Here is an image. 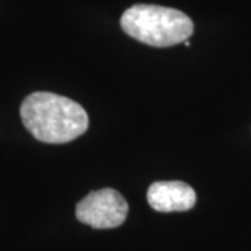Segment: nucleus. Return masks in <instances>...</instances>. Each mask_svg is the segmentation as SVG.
I'll list each match as a JSON object with an SVG mask.
<instances>
[{
    "mask_svg": "<svg viewBox=\"0 0 251 251\" xmlns=\"http://www.w3.org/2000/svg\"><path fill=\"white\" fill-rule=\"evenodd\" d=\"M21 120L36 140L48 144H64L82 135L90 125L80 103L52 92H34L24 99Z\"/></svg>",
    "mask_w": 251,
    "mask_h": 251,
    "instance_id": "nucleus-1",
    "label": "nucleus"
},
{
    "mask_svg": "<svg viewBox=\"0 0 251 251\" xmlns=\"http://www.w3.org/2000/svg\"><path fill=\"white\" fill-rule=\"evenodd\" d=\"M120 25L128 36L155 48L187 42L194 31L191 18L183 11L155 4H135L127 9Z\"/></svg>",
    "mask_w": 251,
    "mask_h": 251,
    "instance_id": "nucleus-2",
    "label": "nucleus"
},
{
    "mask_svg": "<svg viewBox=\"0 0 251 251\" xmlns=\"http://www.w3.org/2000/svg\"><path fill=\"white\" fill-rule=\"evenodd\" d=\"M128 205L123 196L113 188L91 191L75 208V216L94 229H113L127 218Z\"/></svg>",
    "mask_w": 251,
    "mask_h": 251,
    "instance_id": "nucleus-3",
    "label": "nucleus"
},
{
    "mask_svg": "<svg viewBox=\"0 0 251 251\" xmlns=\"http://www.w3.org/2000/svg\"><path fill=\"white\" fill-rule=\"evenodd\" d=\"M148 204L158 212H184L196 205V191L183 181H156L147 193Z\"/></svg>",
    "mask_w": 251,
    "mask_h": 251,
    "instance_id": "nucleus-4",
    "label": "nucleus"
}]
</instances>
